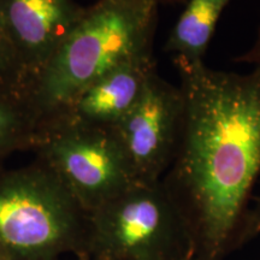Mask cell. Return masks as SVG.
Instances as JSON below:
<instances>
[{"mask_svg":"<svg viewBox=\"0 0 260 260\" xmlns=\"http://www.w3.org/2000/svg\"><path fill=\"white\" fill-rule=\"evenodd\" d=\"M178 73L183 128L161 183L213 260L260 174V67L237 74L204 63Z\"/></svg>","mask_w":260,"mask_h":260,"instance_id":"cell-1","label":"cell"},{"mask_svg":"<svg viewBox=\"0 0 260 260\" xmlns=\"http://www.w3.org/2000/svg\"><path fill=\"white\" fill-rule=\"evenodd\" d=\"M32 152L88 213L139 183L112 129L45 122Z\"/></svg>","mask_w":260,"mask_h":260,"instance_id":"cell-5","label":"cell"},{"mask_svg":"<svg viewBox=\"0 0 260 260\" xmlns=\"http://www.w3.org/2000/svg\"><path fill=\"white\" fill-rule=\"evenodd\" d=\"M189 220L161 181L135 183L89 213L90 260H194Z\"/></svg>","mask_w":260,"mask_h":260,"instance_id":"cell-4","label":"cell"},{"mask_svg":"<svg viewBox=\"0 0 260 260\" xmlns=\"http://www.w3.org/2000/svg\"><path fill=\"white\" fill-rule=\"evenodd\" d=\"M158 15L152 0H98L84 8L29 95L44 121L107 71L153 53Z\"/></svg>","mask_w":260,"mask_h":260,"instance_id":"cell-2","label":"cell"},{"mask_svg":"<svg viewBox=\"0 0 260 260\" xmlns=\"http://www.w3.org/2000/svg\"><path fill=\"white\" fill-rule=\"evenodd\" d=\"M83 11L74 0H0V17L31 89Z\"/></svg>","mask_w":260,"mask_h":260,"instance_id":"cell-7","label":"cell"},{"mask_svg":"<svg viewBox=\"0 0 260 260\" xmlns=\"http://www.w3.org/2000/svg\"><path fill=\"white\" fill-rule=\"evenodd\" d=\"M157 73L154 52L125 61L84 87L45 122L113 129L138 104Z\"/></svg>","mask_w":260,"mask_h":260,"instance_id":"cell-8","label":"cell"},{"mask_svg":"<svg viewBox=\"0 0 260 260\" xmlns=\"http://www.w3.org/2000/svg\"><path fill=\"white\" fill-rule=\"evenodd\" d=\"M152 2L157 3L159 6H161V5H178V4H183V3H186L187 0H152Z\"/></svg>","mask_w":260,"mask_h":260,"instance_id":"cell-14","label":"cell"},{"mask_svg":"<svg viewBox=\"0 0 260 260\" xmlns=\"http://www.w3.org/2000/svg\"><path fill=\"white\" fill-rule=\"evenodd\" d=\"M0 260H8V259H6L4 255H2V254H0Z\"/></svg>","mask_w":260,"mask_h":260,"instance_id":"cell-16","label":"cell"},{"mask_svg":"<svg viewBox=\"0 0 260 260\" xmlns=\"http://www.w3.org/2000/svg\"><path fill=\"white\" fill-rule=\"evenodd\" d=\"M31 81L0 17V99L29 98Z\"/></svg>","mask_w":260,"mask_h":260,"instance_id":"cell-11","label":"cell"},{"mask_svg":"<svg viewBox=\"0 0 260 260\" xmlns=\"http://www.w3.org/2000/svg\"><path fill=\"white\" fill-rule=\"evenodd\" d=\"M44 123L29 98L0 99V169L14 153L38 147Z\"/></svg>","mask_w":260,"mask_h":260,"instance_id":"cell-10","label":"cell"},{"mask_svg":"<svg viewBox=\"0 0 260 260\" xmlns=\"http://www.w3.org/2000/svg\"><path fill=\"white\" fill-rule=\"evenodd\" d=\"M88 225L89 213L38 158L0 169V254L8 260L86 254Z\"/></svg>","mask_w":260,"mask_h":260,"instance_id":"cell-3","label":"cell"},{"mask_svg":"<svg viewBox=\"0 0 260 260\" xmlns=\"http://www.w3.org/2000/svg\"><path fill=\"white\" fill-rule=\"evenodd\" d=\"M183 119L180 86L157 73L138 104L112 129L136 182L151 184L162 180L176 157Z\"/></svg>","mask_w":260,"mask_h":260,"instance_id":"cell-6","label":"cell"},{"mask_svg":"<svg viewBox=\"0 0 260 260\" xmlns=\"http://www.w3.org/2000/svg\"><path fill=\"white\" fill-rule=\"evenodd\" d=\"M230 2L188 0L164 46V51L174 56L177 69H189L204 64L218 19Z\"/></svg>","mask_w":260,"mask_h":260,"instance_id":"cell-9","label":"cell"},{"mask_svg":"<svg viewBox=\"0 0 260 260\" xmlns=\"http://www.w3.org/2000/svg\"><path fill=\"white\" fill-rule=\"evenodd\" d=\"M76 260H90L89 256L87 254H81L76 256Z\"/></svg>","mask_w":260,"mask_h":260,"instance_id":"cell-15","label":"cell"},{"mask_svg":"<svg viewBox=\"0 0 260 260\" xmlns=\"http://www.w3.org/2000/svg\"><path fill=\"white\" fill-rule=\"evenodd\" d=\"M249 225L252 226V229H255V230L260 229V200L254 209V212H253L252 217L249 218Z\"/></svg>","mask_w":260,"mask_h":260,"instance_id":"cell-13","label":"cell"},{"mask_svg":"<svg viewBox=\"0 0 260 260\" xmlns=\"http://www.w3.org/2000/svg\"><path fill=\"white\" fill-rule=\"evenodd\" d=\"M239 61H243V63L252 64L254 68L260 67V30L258 34V38L249 51H247L242 57H239Z\"/></svg>","mask_w":260,"mask_h":260,"instance_id":"cell-12","label":"cell"}]
</instances>
